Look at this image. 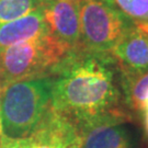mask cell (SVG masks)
Segmentation results:
<instances>
[{"label": "cell", "instance_id": "obj_1", "mask_svg": "<svg viewBox=\"0 0 148 148\" xmlns=\"http://www.w3.org/2000/svg\"><path fill=\"white\" fill-rule=\"evenodd\" d=\"M115 65L111 54H69L51 77V106L74 124L124 114Z\"/></svg>", "mask_w": 148, "mask_h": 148}, {"label": "cell", "instance_id": "obj_2", "mask_svg": "<svg viewBox=\"0 0 148 148\" xmlns=\"http://www.w3.org/2000/svg\"><path fill=\"white\" fill-rule=\"evenodd\" d=\"M52 78L24 80L1 88L0 135L25 138L31 135L51 106Z\"/></svg>", "mask_w": 148, "mask_h": 148}, {"label": "cell", "instance_id": "obj_3", "mask_svg": "<svg viewBox=\"0 0 148 148\" xmlns=\"http://www.w3.org/2000/svg\"><path fill=\"white\" fill-rule=\"evenodd\" d=\"M69 53L51 34L0 49V89L24 80L52 77Z\"/></svg>", "mask_w": 148, "mask_h": 148}, {"label": "cell", "instance_id": "obj_4", "mask_svg": "<svg viewBox=\"0 0 148 148\" xmlns=\"http://www.w3.org/2000/svg\"><path fill=\"white\" fill-rule=\"evenodd\" d=\"M134 25L115 0H81L80 51L111 54Z\"/></svg>", "mask_w": 148, "mask_h": 148}, {"label": "cell", "instance_id": "obj_5", "mask_svg": "<svg viewBox=\"0 0 148 148\" xmlns=\"http://www.w3.org/2000/svg\"><path fill=\"white\" fill-rule=\"evenodd\" d=\"M124 119L125 114H113L75 124L76 148H134Z\"/></svg>", "mask_w": 148, "mask_h": 148}, {"label": "cell", "instance_id": "obj_6", "mask_svg": "<svg viewBox=\"0 0 148 148\" xmlns=\"http://www.w3.org/2000/svg\"><path fill=\"white\" fill-rule=\"evenodd\" d=\"M81 0H47L43 7L51 36L69 53L80 51Z\"/></svg>", "mask_w": 148, "mask_h": 148}, {"label": "cell", "instance_id": "obj_7", "mask_svg": "<svg viewBox=\"0 0 148 148\" xmlns=\"http://www.w3.org/2000/svg\"><path fill=\"white\" fill-rule=\"evenodd\" d=\"M122 76L130 78L148 70V29L134 25L112 49Z\"/></svg>", "mask_w": 148, "mask_h": 148}, {"label": "cell", "instance_id": "obj_8", "mask_svg": "<svg viewBox=\"0 0 148 148\" xmlns=\"http://www.w3.org/2000/svg\"><path fill=\"white\" fill-rule=\"evenodd\" d=\"M29 137L31 148H68L76 142L77 131L69 119L49 106Z\"/></svg>", "mask_w": 148, "mask_h": 148}, {"label": "cell", "instance_id": "obj_9", "mask_svg": "<svg viewBox=\"0 0 148 148\" xmlns=\"http://www.w3.org/2000/svg\"><path fill=\"white\" fill-rule=\"evenodd\" d=\"M44 5L13 21L0 24V49L49 34L43 13Z\"/></svg>", "mask_w": 148, "mask_h": 148}, {"label": "cell", "instance_id": "obj_10", "mask_svg": "<svg viewBox=\"0 0 148 148\" xmlns=\"http://www.w3.org/2000/svg\"><path fill=\"white\" fill-rule=\"evenodd\" d=\"M123 82L127 102L137 111H142L144 102L148 98V70L130 78H124Z\"/></svg>", "mask_w": 148, "mask_h": 148}, {"label": "cell", "instance_id": "obj_11", "mask_svg": "<svg viewBox=\"0 0 148 148\" xmlns=\"http://www.w3.org/2000/svg\"><path fill=\"white\" fill-rule=\"evenodd\" d=\"M46 1L47 0H0V24L25 16Z\"/></svg>", "mask_w": 148, "mask_h": 148}, {"label": "cell", "instance_id": "obj_12", "mask_svg": "<svg viewBox=\"0 0 148 148\" xmlns=\"http://www.w3.org/2000/svg\"><path fill=\"white\" fill-rule=\"evenodd\" d=\"M135 25L148 29V0H115Z\"/></svg>", "mask_w": 148, "mask_h": 148}, {"label": "cell", "instance_id": "obj_13", "mask_svg": "<svg viewBox=\"0 0 148 148\" xmlns=\"http://www.w3.org/2000/svg\"><path fill=\"white\" fill-rule=\"evenodd\" d=\"M0 148H31V139L25 138H9L0 135Z\"/></svg>", "mask_w": 148, "mask_h": 148}, {"label": "cell", "instance_id": "obj_14", "mask_svg": "<svg viewBox=\"0 0 148 148\" xmlns=\"http://www.w3.org/2000/svg\"><path fill=\"white\" fill-rule=\"evenodd\" d=\"M144 121H145V126H146V130L148 132V109L147 110H144Z\"/></svg>", "mask_w": 148, "mask_h": 148}, {"label": "cell", "instance_id": "obj_15", "mask_svg": "<svg viewBox=\"0 0 148 148\" xmlns=\"http://www.w3.org/2000/svg\"><path fill=\"white\" fill-rule=\"evenodd\" d=\"M148 109V98L146 99V101L144 102V104H143V108H142V112L144 111V110H147Z\"/></svg>", "mask_w": 148, "mask_h": 148}, {"label": "cell", "instance_id": "obj_16", "mask_svg": "<svg viewBox=\"0 0 148 148\" xmlns=\"http://www.w3.org/2000/svg\"><path fill=\"white\" fill-rule=\"evenodd\" d=\"M68 148H76V142H75L74 144H71V145H70Z\"/></svg>", "mask_w": 148, "mask_h": 148}, {"label": "cell", "instance_id": "obj_17", "mask_svg": "<svg viewBox=\"0 0 148 148\" xmlns=\"http://www.w3.org/2000/svg\"><path fill=\"white\" fill-rule=\"evenodd\" d=\"M0 92H1V89H0Z\"/></svg>", "mask_w": 148, "mask_h": 148}]
</instances>
